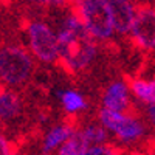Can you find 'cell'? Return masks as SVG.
<instances>
[{"label":"cell","instance_id":"obj_14","mask_svg":"<svg viewBox=\"0 0 155 155\" xmlns=\"http://www.w3.org/2000/svg\"><path fill=\"white\" fill-rule=\"evenodd\" d=\"M81 132L84 135V138L87 140L88 146H93V144H99V143H107L109 141V134L104 129L101 123H90L87 124L84 129H81Z\"/></svg>","mask_w":155,"mask_h":155},{"label":"cell","instance_id":"obj_3","mask_svg":"<svg viewBox=\"0 0 155 155\" xmlns=\"http://www.w3.org/2000/svg\"><path fill=\"white\" fill-rule=\"evenodd\" d=\"M71 5L84 28L96 42H107L115 36L107 0H71Z\"/></svg>","mask_w":155,"mask_h":155},{"label":"cell","instance_id":"obj_13","mask_svg":"<svg viewBox=\"0 0 155 155\" xmlns=\"http://www.w3.org/2000/svg\"><path fill=\"white\" fill-rule=\"evenodd\" d=\"M88 143L84 138L81 129L76 130L73 129V132L68 135V138L64 141V144L58 149L59 155H87V149H88Z\"/></svg>","mask_w":155,"mask_h":155},{"label":"cell","instance_id":"obj_7","mask_svg":"<svg viewBox=\"0 0 155 155\" xmlns=\"http://www.w3.org/2000/svg\"><path fill=\"white\" fill-rule=\"evenodd\" d=\"M109 14L115 34L127 36L137 14V5L134 0H107Z\"/></svg>","mask_w":155,"mask_h":155},{"label":"cell","instance_id":"obj_11","mask_svg":"<svg viewBox=\"0 0 155 155\" xmlns=\"http://www.w3.org/2000/svg\"><path fill=\"white\" fill-rule=\"evenodd\" d=\"M129 90L135 101L140 104H149L155 102V82L152 79H144V78H137L129 82Z\"/></svg>","mask_w":155,"mask_h":155},{"label":"cell","instance_id":"obj_16","mask_svg":"<svg viewBox=\"0 0 155 155\" xmlns=\"http://www.w3.org/2000/svg\"><path fill=\"white\" fill-rule=\"evenodd\" d=\"M116 153V149L107 143H99V144H93L87 149V155H113Z\"/></svg>","mask_w":155,"mask_h":155},{"label":"cell","instance_id":"obj_5","mask_svg":"<svg viewBox=\"0 0 155 155\" xmlns=\"http://www.w3.org/2000/svg\"><path fill=\"white\" fill-rule=\"evenodd\" d=\"M27 48L42 64H54L59 58L56 30L45 20H31L27 27Z\"/></svg>","mask_w":155,"mask_h":155},{"label":"cell","instance_id":"obj_17","mask_svg":"<svg viewBox=\"0 0 155 155\" xmlns=\"http://www.w3.org/2000/svg\"><path fill=\"white\" fill-rule=\"evenodd\" d=\"M12 152L11 143L8 141V138L5 137V134L0 130V155H9Z\"/></svg>","mask_w":155,"mask_h":155},{"label":"cell","instance_id":"obj_18","mask_svg":"<svg viewBox=\"0 0 155 155\" xmlns=\"http://www.w3.org/2000/svg\"><path fill=\"white\" fill-rule=\"evenodd\" d=\"M144 107H146V116L149 118V123L153 124L155 123V102H149Z\"/></svg>","mask_w":155,"mask_h":155},{"label":"cell","instance_id":"obj_10","mask_svg":"<svg viewBox=\"0 0 155 155\" xmlns=\"http://www.w3.org/2000/svg\"><path fill=\"white\" fill-rule=\"evenodd\" d=\"M73 129L74 127L71 124H56L53 127H50L42 138L41 150L44 153L58 152V149L64 144V141H65L68 138V135L73 132Z\"/></svg>","mask_w":155,"mask_h":155},{"label":"cell","instance_id":"obj_8","mask_svg":"<svg viewBox=\"0 0 155 155\" xmlns=\"http://www.w3.org/2000/svg\"><path fill=\"white\" fill-rule=\"evenodd\" d=\"M132 106V95L129 84L123 79L110 82L102 93V109L112 112H129Z\"/></svg>","mask_w":155,"mask_h":155},{"label":"cell","instance_id":"obj_6","mask_svg":"<svg viewBox=\"0 0 155 155\" xmlns=\"http://www.w3.org/2000/svg\"><path fill=\"white\" fill-rule=\"evenodd\" d=\"M132 42L144 51H152L155 48V12L150 6L137 8V14L132 22L129 34Z\"/></svg>","mask_w":155,"mask_h":155},{"label":"cell","instance_id":"obj_12","mask_svg":"<svg viewBox=\"0 0 155 155\" xmlns=\"http://www.w3.org/2000/svg\"><path fill=\"white\" fill-rule=\"evenodd\" d=\"M58 98L62 104V109L65 110L68 115H78L82 113L87 109V99L82 93L76 92V90L67 88V90H61L58 93Z\"/></svg>","mask_w":155,"mask_h":155},{"label":"cell","instance_id":"obj_4","mask_svg":"<svg viewBox=\"0 0 155 155\" xmlns=\"http://www.w3.org/2000/svg\"><path fill=\"white\" fill-rule=\"evenodd\" d=\"M99 123L104 126L109 137L124 146L137 144L146 135L144 123L129 112H112L102 109L99 112Z\"/></svg>","mask_w":155,"mask_h":155},{"label":"cell","instance_id":"obj_15","mask_svg":"<svg viewBox=\"0 0 155 155\" xmlns=\"http://www.w3.org/2000/svg\"><path fill=\"white\" fill-rule=\"evenodd\" d=\"M28 3H31L33 6H37V8H48V9H59V8H64L70 0H27Z\"/></svg>","mask_w":155,"mask_h":155},{"label":"cell","instance_id":"obj_1","mask_svg":"<svg viewBox=\"0 0 155 155\" xmlns=\"http://www.w3.org/2000/svg\"><path fill=\"white\" fill-rule=\"evenodd\" d=\"M56 30L59 58L58 61L67 70L76 73L82 71L93 64L98 58V44L87 33L82 22L76 16L74 11L65 12L59 20Z\"/></svg>","mask_w":155,"mask_h":155},{"label":"cell","instance_id":"obj_2","mask_svg":"<svg viewBox=\"0 0 155 155\" xmlns=\"http://www.w3.org/2000/svg\"><path fill=\"white\" fill-rule=\"evenodd\" d=\"M34 73V58L22 45L8 44L0 47V87L19 88Z\"/></svg>","mask_w":155,"mask_h":155},{"label":"cell","instance_id":"obj_9","mask_svg":"<svg viewBox=\"0 0 155 155\" xmlns=\"http://www.w3.org/2000/svg\"><path fill=\"white\" fill-rule=\"evenodd\" d=\"M23 104L14 88L0 87V123L9 124L20 118Z\"/></svg>","mask_w":155,"mask_h":155},{"label":"cell","instance_id":"obj_19","mask_svg":"<svg viewBox=\"0 0 155 155\" xmlns=\"http://www.w3.org/2000/svg\"><path fill=\"white\" fill-rule=\"evenodd\" d=\"M2 3H3V0H0V6H2Z\"/></svg>","mask_w":155,"mask_h":155}]
</instances>
